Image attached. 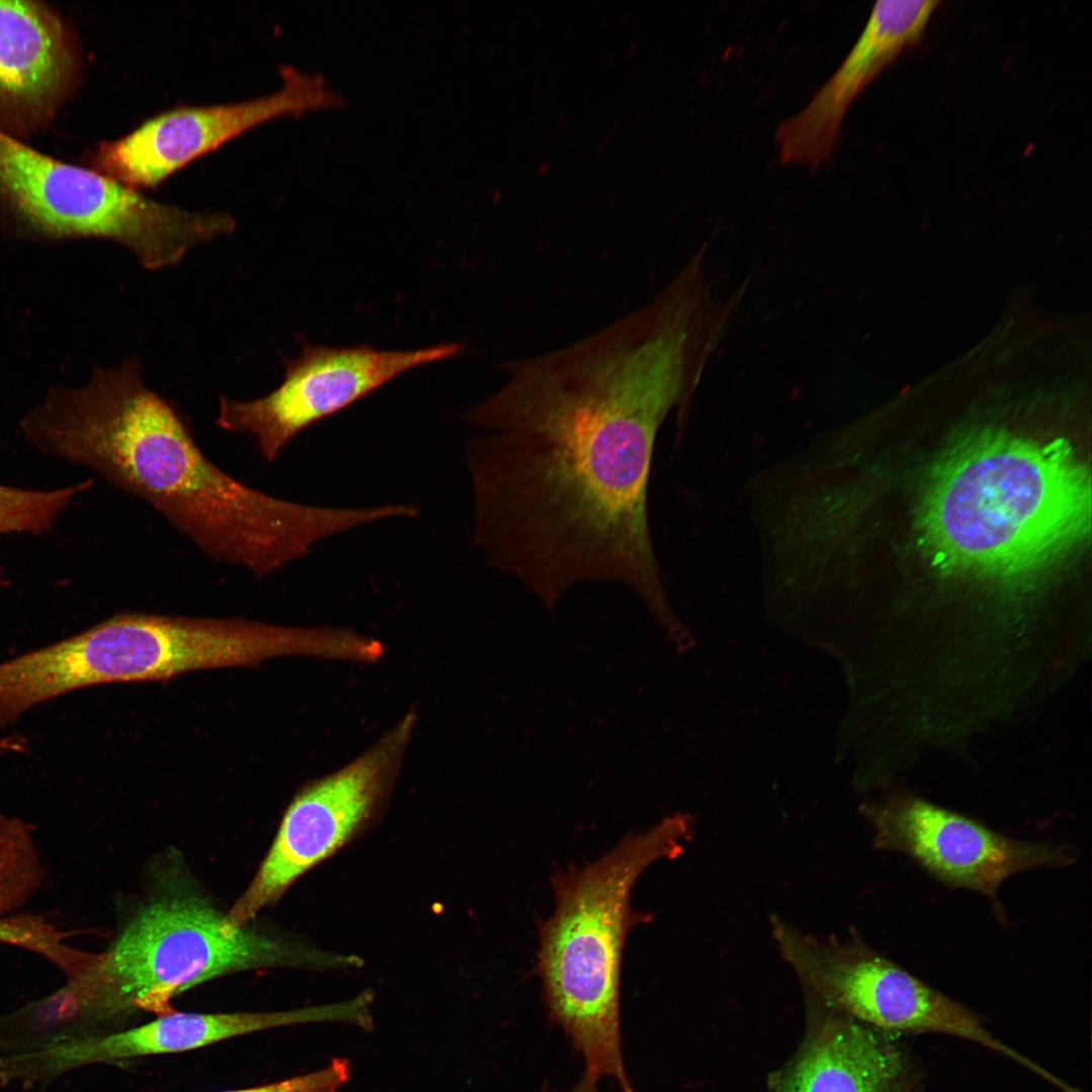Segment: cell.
I'll return each instance as SVG.
<instances>
[{
	"label": "cell",
	"mask_w": 1092,
	"mask_h": 1092,
	"mask_svg": "<svg viewBox=\"0 0 1092 1092\" xmlns=\"http://www.w3.org/2000/svg\"><path fill=\"white\" fill-rule=\"evenodd\" d=\"M506 381L463 421L474 543L550 612L580 582L631 588L671 627L648 523L657 431L690 398L686 371L650 330L610 323L502 364Z\"/></svg>",
	"instance_id": "1"
},
{
	"label": "cell",
	"mask_w": 1092,
	"mask_h": 1092,
	"mask_svg": "<svg viewBox=\"0 0 1092 1092\" xmlns=\"http://www.w3.org/2000/svg\"><path fill=\"white\" fill-rule=\"evenodd\" d=\"M23 429L41 452L94 470L150 504L209 559L256 578L372 520L367 508L282 499L225 473L177 410L145 384L134 357L33 414Z\"/></svg>",
	"instance_id": "2"
},
{
	"label": "cell",
	"mask_w": 1092,
	"mask_h": 1092,
	"mask_svg": "<svg viewBox=\"0 0 1092 1092\" xmlns=\"http://www.w3.org/2000/svg\"><path fill=\"white\" fill-rule=\"evenodd\" d=\"M1090 518L1089 471L1068 442L984 432L934 468L919 526L939 568L1014 585L1066 557Z\"/></svg>",
	"instance_id": "3"
},
{
	"label": "cell",
	"mask_w": 1092,
	"mask_h": 1092,
	"mask_svg": "<svg viewBox=\"0 0 1092 1092\" xmlns=\"http://www.w3.org/2000/svg\"><path fill=\"white\" fill-rule=\"evenodd\" d=\"M346 963L250 924L233 926L205 898L168 891L143 905L103 952L82 957L62 989L19 1011V1029L33 1046L59 1045L135 1013L173 1012L174 997L223 975Z\"/></svg>",
	"instance_id": "4"
},
{
	"label": "cell",
	"mask_w": 1092,
	"mask_h": 1092,
	"mask_svg": "<svg viewBox=\"0 0 1092 1092\" xmlns=\"http://www.w3.org/2000/svg\"><path fill=\"white\" fill-rule=\"evenodd\" d=\"M694 819L675 813L629 833L607 854L552 878L553 915L538 923L537 973L549 1017L584 1060L583 1074L634 1092L621 1046L620 979L625 940L648 915L632 910V888L652 862L677 857Z\"/></svg>",
	"instance_id": "5"
},
{
	"label": "cell",
	"mask_w": 1092,
	"mask_h": 1092,
	"mask_svg": "<svg viewBox=\"0 0 1092 1092\" xmlns=\"http://www.w3.org/2000/svg\"><path fill=\"white\" fill-rule=\"evenodd\" d=\"M346 645L339 628L122 613L54 643L48 668L56 687L69 693L94 685L249 666L278 656L340 659Z\"/></svg>",
	"instance_id": "6"
},
{
	"label": "cell",
	"mask_w": 1092,
	"mask_h": 1092,
	"mask_svg": "<svg viewBox=\"0 0 1092 1092\" xmlns=\"http://www.w3.org/2000/svg\"><path fill=\"white\" fill-rule=\"evenodd\" d=\"M0 202L56 236L113 240L149 270L174 266L194 230L191 213L90 168L44 155L0 131Z\"/></svg>",
	"instance_id": "7"
},
{
	"label": "cell",
	"mask_w": 1092,
	"mask_h": 1092,
	"mask_svg": "<svg viewBox=\"0 0 1092 1092\" xmlns=\"http://www.w3.org/2000/svg\"><path fill=\"white\" fill-rule=\"evenodd\" d=\"M770 927L781 956L799 977L855 1017L893 1031L956 1035L1028 1065L973 1011L875 950L857 933L819 938L778 916L770 918Z\"/></svg>",
	"instance_id": "8"
},
{
	"label": "cell",
	"mask_w": 1092,
	"mask_h": 1092,
	"mask_svg": "<svg viewBox=\"0 0 1092 1092\" xmlns=\"http://www.w3.org/2000/svg\"><path fill=\"white\" fill-rule=\"evenodd\" d=\"M416 720L407 713L352 762L298 792L257 874L225 913L231 925H249L372 821L391 791Z\"/></svg>",
	"instance_id": "9"
},
{
	"label": "cell",
	"mask_w": 1092,
	"mask_h": 1092,
	"mask_svg": "<svg viewBox=\"0 0 1092 1092\" xmlns=\"http://www.w3.org/2000/svg\"><path fill=\"white\" fill-rule=\"evenodd\" d=\"M459 342L417 350H381L369 345L328 347L301 341V351L285 359L282 383L248 401L219 396L216 425L248 434L267 463L311 425L357 402L398 375L460 355Z\"/></svg>",
	"instance_id": "10"
},
{
	"label": "cell",
	"mask_w": 1092,
	"mask_h": 1092,
	"mask_svg": "<svg viewBox=\"0 0 1092 1092\" xmlns=\"http://www.w3.org/2000/svg\"><path fill=\"white\" fill-rule=\"evenodd\" d=\"M859 809L875 848L904 854L936 880L987 897L999 916L1005 880L1033 869L1068 867L1077 858L1067 844L1015 839L909 793H891Z\"/></svg>",
	"instance_id": "11"
},
{
	"label": "cell",
	"mask_w": 1092,
	"mask_h": 1092,
	"mask_svg": "<svg viewBox=\"0 0 1092 1092\" xmlns=\"http://www.w3.org/2000/svg\"><path fill=\"white\" fill-rule=\"evenodd\" d=\"M282 86L267 96L229 104L180 106L147 119L89 155L90 168L128 187H156L223 143L274 117L340 103L322 75L283 67Z\"/></svg>",
	"instance_id": "12"
},
{
	"label": "cell",
	"mask_w": 1092,
	"mask_h": 1092,
	"mask_svg": "<svg viewBox=\"0 0 1092 1092\" xmlns=\"http://www.w3.org/2000/svg\"><path fill=\"white\" fill-rule=\"evenodd\" d=\"M329 1005L270 1012H182L144 1024L80 1037L15 1058L13 1075L24 1092H43L60 1076L86 1066L187 1053L268 1029L330 1022Z\"/></svg>",
	"instance_id": "13"
},
{
	"label": "cell",
	"mask_w": 1092,
	"mask_h": 1092,
	"mask_svg": "<svg viewBox=\"0 0 1092 1092\" xmlns=\"http://www.w3.org/2000/svg\"><path fill=\"white\" fill-rule=\"evenodd\" d=\"M939 1H878L837 70L776 130L779 161L816 170L831 160L853 101L906 50L922 39Z\"/></svg>",
	"instance_id": "14"
},
{
	"label": "cell",
	"mask_w": 1092,
	"mask_h": 1092,
	"mask_svg": "<svg viewBox=\"0 0 1092 1092\" xmlns=\"http://www.w3.org/2000/svg\"><path fill=\"white\" fill-rule=\"evenodd\" d=\"M80 77L63 16L42 2L0 0V131L20 140L48 125Z\"/></svg>",
	"instance_id": "15"
},
{
	"label": "cell",
	"mask_w": 1092,
	"mask_h": 1092,
	"mask_svg": "<svg viewBox=\"0 0 1092 1092\" xmlns=\"http://www.w3.org/2000/svg\"><path fill=\"white\" fill-rule=\"evenodd\" d=\"M901 1073L895 1048L862 1025L834 1020L803 1055L783 1092H891Z\"/></svg>",
	"instance_id": "16"
},
{
	"label": "cell",
	"mask_w": 1092,
	"mask_h": 1092,
	"mask_svg": "<svg viewBox=\"0 0 1092 1092\" xmlns=\"http://www.w3.org/2000/svg\"><path fill=\"white\" fill-rule=\"evenodd\" d=\"M92 480L53 490H31L0 484V534L49 530L59 515Z\"/></svg>",
	"instance_id": "17"
},
{
	"label": "cell",
	"mask_w": 1092,
	"mask_h": 1092,
	"mask_svg": "<svg viewBox=\"0 0 1092 1092\" xmlns=\"http://www.w3.org/2000/svg\"><path fill=\"white\" fill-rule=\"evenodd\" d=\"M351 1066L347 1059H333L316 1071L259 1086L218 1092H339L348 1083Z\"/></svg>",
	"instance_id": "18"
},
{
	"label": "cell",
	"mask_w": 1092,
	"mask_h": 1092,
	"mask_svg": "<svg viewBox=\"0 0 1092 1092\" xmlns=\"http://www.w3.org/2000/svg\"><path fill=\"white\" fill-rule=\"evenodd\" d=\"M31 939L28 925L21 922L0 920V942L27 945Z\"/></svg>",
	"instance_id": "19"
},
{
	"label": "cell",
	"mask_w": 1092,
	"mask_h": 1092,
	"mask_svg": "<svg viewBox=\"0 0 1092 1092\" xmlns=\"http://www.w3.org/2000/svg\"><path fill=\"white\" fill-rule=\"evenodd\" d=\"M597 1083L583 1074L579 1082L568 1092H599Z\"/></svg>",
	"instance_id": "20"
},
{
	"label": "cell",
	"mask_w": 1092,
	"mask_h": 1092,
	"mask_svg": "<svg viewBox=\"0 0 1092 1092\" xmlns=\"http://www.w3.org/2000/svg\"><path fill=\"white\" fill-rule=\"evenodd\" d=\"M12 747L11 740L8 737L0 738V751L8 752Z\"/></svg>",
	"instance_id": "21"
}]
</instances>
